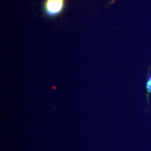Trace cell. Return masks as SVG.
Listing matches in <instances>:
<instances>
[{
    "instance_id": "1",
    "label": "cell",
    "mask_w": 151,
    "mask_h": 151,
    "mask_svg": "<svg viewBox=\"0 0 151 151\" xmlns=\"http://www.w3.org/2000/svg\"><path fill=\"white\" fill-rule=\"evenodd\" d=\"M65 6V0H45L43 11L48 17L59 16Z\"/></svg>"
},
{
    "instance_id": "2",
    "label": "cell",
    "mask_w": 151,
    "mask_h": 151,
    "mask_svg": "<svg viewBox=\"0 0 151 151\" xmlns=\"http://www.w3.org/2000/svg\"><path fill=\"white\" fill-rule=\"evenodd\" d=\"M146 88L148 92H151V76L149 77L146 83Z\"/></svg>"
}]
</instances>
